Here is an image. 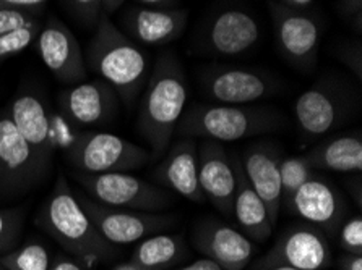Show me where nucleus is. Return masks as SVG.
<instances>
[{"instance_id": "obj_1", "label": "nucleus", "mask_w": 362, "mask_h": 270, "mask_svg": "<svg viewBox=\"0 0 362 270\" xmlns=\"http://www.w3.org/2000/svg\"><path fill=\"white\" fill-rule=\"evenodd\" d=\"M187 104V82L173 57H161L156 63L139 112V131L150 146L151 159L161 157Z\"/></svg>"}, {"instance_id": "obj_2", "label": "nucleus", "mask_w": 362, "mask_h": 270, "mask_svg": "<svg viewBox=\"0 0 362 270\" xmlns=\"http://www.w3.org/2000/svg\"><path fill=\"white\" fill-rule=\"evenodd\" d=\"M41 228L65 251L88 262H98L114 254V245L103 238L85 209L76 200L64 175L40 211Z\"/></svg>"}, {"instance_id": "obj_3", "label": "nucleus", "mask_w": 362, "mask_h": 270, "mask_svg": "<svg viewBox=\"0 0 362 270\" xmlns=\"http://www.w3.org/2000/svg\"><path fill=\"white\" fill-rule=\"evenodd\" d=\"M283 125L275 109L252 106H195L182 115L175 130L185 137H203L218 142H234Z\"/></svg>"}, {"instance_id": "obj_4", "label": "nucleus", "mask_w": 362, "mask_h": 270, "mask_svg": "<svg viewBox=\"0 0 362 270\" xmlns=\"http://www.w3.org/2000/svg\"><path fill=\"white\" fill-rule=\"evenodd\" d=\"M88 62L125 102L139 94L148 70L146 55L106 18L98 23Z\"/></svg>"}, {"instance_id": "obj_5", "label": "nucleus", "mask_w": 362, "mask_h": 270, "mask_svg": "<svg viewBox=\"0 0 362 270\" xmlns=\"http://www.w3.org/2000/svg\"><path fill=\"white\" fill-rule=\"evenodd\" d=\"M75 180L90 195L91 200L106 206L141 212H160L173 204L171 192L129 172H76Z\"/></svg>"}, {"instance_id": "obj_6", "label": "nucleus", "mask_w": 362, "mask_h": 270, "mask_svg": "<svg viewBox=\"0 0 362 270\" xmlns=\"http://www.w3.org/2000/svg\"><path fill=\"white\" fill-rule=\"evenodd\" d=\"M150 159L145 147L112 133H86L67 151V161L80 173L132 172Z\"/></svg>"}, {"instance_id": "obj_7", "label": "nucleus", "mask_w": 362, "mask_h": 270, "mask_svg": "<svg viewBox=\"0 0 362 270\" xmlns=\"http://www.w3.org/2000/svg\"><path fill=\"white\" fill-rule=\"evenodd\" d=\"M46 164L18 133L10 115L0 117V195L31 191L47 173Z\"/></svg>"}, {"instance_id": "obj_8", "label": "nucleus", "mask_w": 362, "mask_h": 270, "mask_svg": "<svg viewBox=\"0 0 362 270\" xmlns=\"http://www.w3.org/2000/svg\"><path fill=\"white\" fill-rule=\"evenodd\" d=\"M98 231L111 245L139 243L146 236L163 233L174 223V219L158 212H141L132 209L112 207L85 195L76 196Z\"/></svg>"}, {"instance_id": "obj_9", "label": "nucleus", "mask_w": 362, "mask_h": 270, "mask_svg": "<svg viewBox=\"0 0 362 270\" xmlns=\"http://www.w3.org/2000/svg\"><path fill=\"white\" fill-rule=\"evenodd\" d=\"M42 62L65 85L86 80V67L74 32L59 18H49L36 39Z\"/></svg>"}, {"instance_id": "obj_10", "label": "nucleus", "mask_w": 362, "mask_h": 270, "mask_svg": "<svg viewBox=\"0 0 362 270\" xmlns=\"http://www.w3.org/2000/svg\"><path fill=\"white\" fill-rule=\"evenodd\" d=\"M194 241L197 250L223 270H243L257 252L255 243L243 231L215 219L203 220L195 228Z\"/></svg>"}, {"instance_id": "obj_11", "label": "nucleus", "mask_w": 362, "mask_h": 270, "mask_svg": "<svg viewBox=\"0 0 362 270\" xmlns=\"http://www.w3.org/2000/svg\"><path fill=\"white\" fill-rule=\"evenodd\" d=\"M60 109L78 126L103 125L117 113L119 96L106 81L78 82L59 97Z\"/></svg>"}, {"instance_id": "obj_12", "label": "nucleus", "mask_w": 362, "mask_h": 270, "mask_svg": "<svg viewBox=\"0 0 362 270\" xmlns=\"http://www.w3.org/2000/svg\"><path fill=\"white\" fill-rule=\"evenodd\" d=\"M332 250L320 230L294 227L286 231L268 252L263 264H283L299 270H322L330 266Z\"/></svg>"}, {"instance_id": "obj_13", "label": "nucleus", "mask_w": 362, "mask_h": 270, "mask_svg": "<svg viewBox=\"0 0 362 270\" xmlns=\"http://www.w3.org/2000/svg\"><path fill=\"white\" fill-rule=\"evenodd\" d=\"M199 181L205 200L224 216L233 214L235 173L221 142L205 140L199 149Z\"/></svg>"}, {"instance_id": "obj_14", "label": "nucleus", "mask_w": 362, "mask_h": 270, "mask_svg": "<svg viewBox=\"0 0 362 270\" xmlns=\"http://www.w3.org/2000/svg\"><path fill=\"white\" fill-rule=\"evenodd\" d=\"M240 165L252 188L265 204L270 222L276 227L281 211V181H279V159L273 149L262 145L250 146L240 156Z\"/></svg>"}, {"instance_id": "obj_15", "label": "nucleus", "mask_w": 362, "mask_h": 270, "mask_svg": "<svg viewBox=\"0 0 362 270\" xmlns=\"http://www.w3.org/2000/svg\"><path fill=\"white\" fill-rule=\"evenodd\" d=\"M260 37V26L250 13L239 8L224 10L208 30V44L219 55L235 57L249 51Z\"/></svg>"}, {"instance_id": "obj_16", "label": "nucleus", "mask_w": 362, "mask_h": 270, "mask_svg": "<svg viewBox=\"0 0 362 270\" xmlns=\"http://www.w3.org/2000/svg\"><path fill=\"white\" fill-rule=\"evenodd\" d=\"M206 92L213 101L224 106H247L265 97L273 85L265 76L250 70H221L208 76Z\"/></svg>"}, {"instance_id": "obj_17", "label": "nucleus", "mask_w": 362, "mask_h": 270, "mask_svg": "<svg viewBox=\"0 0 362 270\" xmlns=\"http://www.w3.org/2000/svg\"><path fill=\"white\" fill-rule=\"evenodd\" d=\"M163 183L192 202H205L199 181V151L194 137H184L164 159L160 167Z\"/></svg>"}, {"instance_id": "obj_18", "label": "nucleus", "mask_w": 362, "mask_h": 270, "mask_svg": "<svg viewBox=\"0 0 362 270\" xmlns=\"http://www.w3.org/2000/svg\"><path fill=\"white\" fill-rule=\"evenodd\" d=\"M288 204L296 216L328 231L334 230L341 217V201L338 192L314 176L294 192Z\"/></svg>"}, {"instance_id": "obj_19", "label": "nucleus", "mask_w": 362, "mask_h": 270, "mask_svg": "<svg viewBox=\"0 0 362 270\" xmlns=\"http://www.w3.org/2000/svg\"><path fill=\"white\" fill-rule=\"evenodd\" d=\"M10 118L28 142L33 151L40 156L44 162H51L54 151V133L51 128V117L41 99L33 94H23L16 97L10 107Z\"/></svg>"}, {"instance_id": "obj_20", "label": "nucleus", "mask_w": 362, "mask_h": 270, "mask_svg": "<svg viewBox=\"0 0 362 270\" xmlns=\"http://www.w3.org/2000/svg\"><path fill=\"white\" fill-rule=\"evenodd\" d=\"M233 167L235 173V192L233 202V214L238 220L240 231L255 243H263L273 233V225L265 204L252 188L240 165V157L234 156Z\"/></svg>"}, {"instance_id": "obj_21", "label": "nucleus", "mask_w": 362, "mask_h": 270, "mask_svg": "<svg viewBox=\"0 0 362 270\" xmlns=\"http://www.w3.org/2000/svg\"><path fill=\"white\" fill-rule=\"evenodd\" d=\"M294 115L300 131L305 136L315 137L337 128L341 122L343 107L328 91L312 87L296 99Z\"/></svg>"}, {"instance_id": "obj_22", "label": "nucleus", "mask_w": 362, "mask_h": 270, "mask_svg": "<svg viewBox=\"0 0 362 270\" xmlns=\"http://www.w3.org/2000/svg\"><path fill=\"white\" fill-rule=\"evenodd\" d=\"M185 23L187 13L171 8H139L130 12L125 20L132 36L148 46L175 39L184 31Z\"/></svg>"}, {"instance_id": "obj_23", "label": "nucleus", "mask_w": 362, "mask_h": 270, "mask_svg": "<svg viewBox=\"0 0 362 270\" xmlns=\"http://www.w3.org/2000/svg\"><path fill=\"white\" fill-rule=\"evenodd\" d=\"M276 20V35L283 52L298 62L314 57L319 44V27L315 21L288 10L279 12Z\"/></svg>"}, {"instance_id": "obj_24", "label": "nucleus", "mask_w": 362, "mask_h": 270, "mask_svg": "<svg viewBox=\"0 0 362 270\" xmlns=\"http://www.w3.org/2000/svg\"><path fill=\"white\" fill-rule=\"evenodd\" d=\"M312 167L328 168L333 172H361L362 170V140L361 136H339L323 142L307 154Z\"/></svg>"}, {"instance_id": "obj_25", "label": "nucleus", "mask_w": 362, "mask_h": 270, "mask_svg": "<svg viewBox=\"0 0 362 270\" xmlns=\"http://www.w3.org/2000/svg\"><path fill=\"white\" fill-rule=\"evenodd\" d=\"M185 256L187 247L182 236L156 233L140 241L132 261L145 270H169L177 266Z\"/></svg>"}, {"instance_id": "obj_26", "label": "nucleus", "mask_w": 362, "mask_h": 270, "mask_svg": "<svg viewBox=\"0 0 362 270\" xmlns=\"http://www.w3.org/2000/svg\"><path fill=\"white\" fill-rule=\"evenodd\" d=\"M4 270H47L51 267V257L46 247L40 243H30L8 251L0 257Z\"/></svg>"}, {"instance_id": "obj_27", "label": "nucleus", "mask_w": 362, "mask_h": 270, "mask_svg": "<svg viewBox=\"0 0 362 270\" xmlns=\"http://www.w3.org/2000/svg\"><path fill=\"white\" fill-rule=\"evenodd\" d=\"M312 178V165L307 157H286L279 161V181H281V202H289L294 192Z\"/></svg>"}, {"instance_id": "obj_28", "label": "nucleus", "mask_w": 362, "mask_h": 270, "mask_svg": "<svg viewBox=\"0 0 362 270\" xmlns=\"http://www.w3.org/2000/svg\"><path fill=\"white\" fill-rule=\"evenodd\" d=\"M41 31V25L37 20H33L30 23L16 27L5 35L0 36V60L10 57V55L18 54L31 46V42L36 39Z\"/></svg>"}, {"instance_id": "obj_29", "label": "nucleus", "mask_w": 362, "mask_h": 270, "mask_svg": "<svg viewBox=\"0 0 362 270\" xmlns=\"http://www.w3.org/2000/svg\"><path fill=\"white\" fill-rule=\"evenodd\" d=\"M21 233V216L15 211H0V252L12 251Z\"/></svg>"}, {"instance_id": "obj_30", "label": "nucleus", "mask_w": 362, "mask_h": 270, "mask_svg": "<svg viewBox=\"0 0 362 270\" xmlns=\"http://www.w3.org/2000/svg\"><path fill=\"white\" fill-rule=\"evenodd\" d=\"M339 243L346 252L362 254V219L353 217L341 227L339 231Z\"/></svg>"}, {"instance_id": "obj_31", "label": "nucleus", "mask_w": 362, "mask_h": 270, "mask_svg": "<svg viewBox=\"0 0 362 270\" xmlns=\"http://www.w3.org/2000/svg\"><path fill=\"white\" fill-rule=\"evenodd\" d=\"M33 20H36V16L33 15L30 10L0 7V36L30 23Z\"/></svg>"}, {"instance_id": "obj_32", "label": "nucleus", "mask_w": 362, "mask_h": 270, "mask_svg": "<svg viewBox=\"0 0 362 270\" xmlns=\"http://www.w3.org/2000/svg\"><path fill=\"white\" fill-rule=\"evenodd\" d=\"M69 2L83 18L95 20L101 10V0H69Z\"/></svg>"}, {"instance_id": "obj_33", "label": "nucleus", "mask_w": 362, "mask_h": 270, "mask_svg": "<svg viewBox=\"0 0 362 270\" xmlns=\"http://www.w3.org/2000/svg\"><path fill=\"white\" fill-rule=\"evenodd\" d=\"M46 0H0V7L5 8H18V10H30L42 5Z\"/></svg>"}, {"instance_id": "obj_34", "label": "nucleus", "mask_w": 362, "mask_h": 270, "mask_svg": "<svg viewBox=\"0 0 362 270\" xmlns=\"http://www.w3.org/2000/svg\"><path fill=\"white\" fill-rule=\"evenodd\" d=\"M169 270H223V269L219 267L215 261H211V259L202 257V259H199V261H194V262L187 264V266L169 269Z\"/></svg>"}, {"instance_id": "obj_35", "label": "nucleus", "mask_w": 362, "mask_h": 270, "mask_svg": "<svg viewBox=\"0 0 362 270\" xmlns=\"http://www.w3.org/2000/svg\"><path fill=\"white\" fill-rule=\"evenodd\" d=\"M47 270H85L80 262L74 261V259L69 257H59L56 262L51 264V267Z\"/></svg>"}, {"instance_id": "obj_36", "label": "nucleus", "mask_w": 362, "mask_h": 270, "mask_svg": "<svg viewBox=\"0 0 362 270\" xmlns=\"http://www.w3.org/2000/svg\"><path fill=\"white\" fill-rule=\"evenodd\" d=\"M343 270H362V254H353L348 252V256L341 259Z\"/></svg>"}, {"instance_id": "obj_37", "label": "nucleus", "mask_w": 362, "mask_h": 270, "mask_svg": "<svg viewBox=\"0 0 362 270\" xmlns=\"http://www.w3.org/2000/svg\"><path fill=\"white\" fill-rule=\"evenodd\" d=\"M124 4V0H101V8L106 10L107 13L116 12V10Z\"/></svg>"}, {"instance_id": "obj_38", "label": "nucleus", "mask_w": 362, "mask_h": 270, "mask_svg": "<svg viewBox=\"0 0 362 270\" xmlns=\"http://www.w3.org/2000/svg\"><path fill=\"white\" fill-rule=\"evenodd\" d=\"M112 270H145L144 267H140L139 264L136 262H134L130 259V261H127V262H120V264H117L116 267H114Z\"/></svg>"}, {"instance_id": "obj_39", "label": "nucleus", "mask_w": 362, "mask_h": 270, "mask_svg": "<svg viewBox=\"0 0 362 270\" xmlns=\"http://www.w3.org/2000/svg\"><path fill=\"white\" fill-rule=\"evenodd\" d=\"M144 5H148V7H156V8H163L173 2V0H140Z\"/></svg>"}, {"instance_id": "obj_40", "label": "nucleus", "mask_w": 362, "mask_h": 270, "mask_svg": "<svg viewBox=\"0 0 362 270\" xmlns=\"http://www.w3.org/2000/svg\"><path fill=\"white\" fill-rule=\"evenodd\" d=\"M267 270H299L289 266H283V264H273V266H265Z\"/></svg>"}, {"instance_id": "obj_41", "label": "nucleus", "mask_w": 362, "mask_h": 270, "mask_svg": "<svg viewBox=\"0 0 362 270\" xmlns=\"http://www.w3.org/2000/svg\"><path fill=\"white\" fill-rule=\"evenodd\" d=\"M288 2L293 5H298V7H304V5H309L310 2H314V0H288Z\"/></svg>"}, {"instance_id": "obj_42", "label": "nucleus", "mask_w": 362, "mask_h": 270, "mask_svg": "<svg viewBox=\"0 0 362 270\" xmlns=\"http://www.w3.org/2000/svg\"><path fill=\"white\" fill-rule=\"evenodd\" d=\"M0 270H4V267H2V266H0Z\"/></svg>"}]
</instances>
